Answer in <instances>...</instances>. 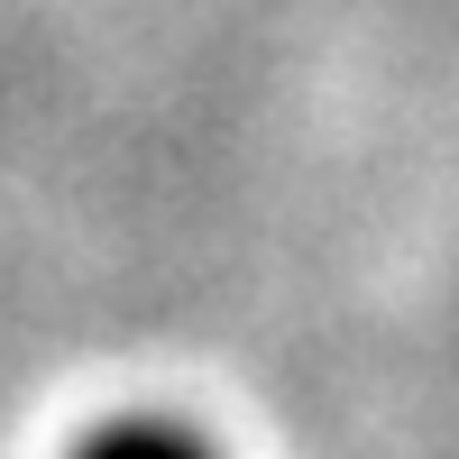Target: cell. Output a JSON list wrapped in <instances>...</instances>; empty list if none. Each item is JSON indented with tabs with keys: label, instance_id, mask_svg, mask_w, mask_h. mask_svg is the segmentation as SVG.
Returning a JSON list of instances; mask_svg holds the SVG:
<instances>
[{
	"label": "cell",
	"instance_id": "cell-1",
	"mask_svg": "<svg viewBox=\"0 0 459 459\" xmlns=\"http://www.w3.org/2000/svg\"><path fill=\"white\" fill-rule=\"evenodd\" d=\"M83 459H212L184 423H101L83 441Z\"/></svg>",
	"mask_w": 459,
	"mask_h": 459
}]
</instances>
